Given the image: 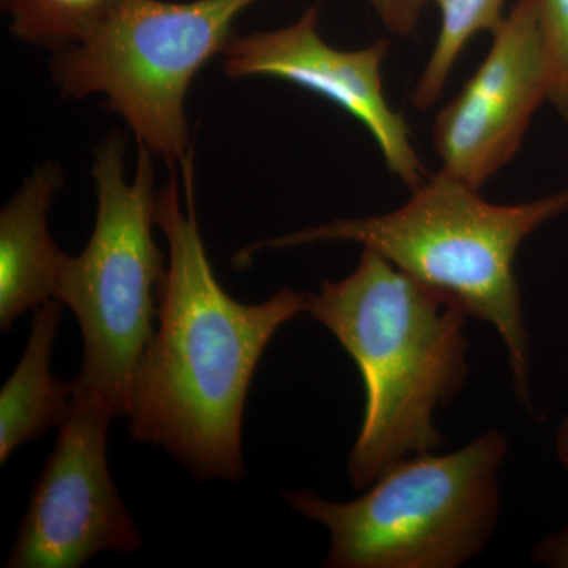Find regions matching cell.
Segmentation results:
<instances>
[{"label":"cell","instance_id":"cell-1","mask_svg":"<svg viewBox=\"0 0 568 568\" xmlns=\"http://www.w3.org/2000/svg\"><path fill=\"white\" fill-rule=\"evenodd\" d=\"M155 197V224L170 248L159 332L134 373L130 435L162 447L203 480L245 476L242 417L254 369L276 331L305 312L283 287L263 304L234 301L216 282L194 203L192 159Z\"/></svg>","mask_w":568,"mask_h":568},{"label":"cell","instance_id":"cell-2","mask_svg":"<svg viewBox=\"0 0 568 568\" xmlns=\"http://www.w3.org/2000/svg\"><path fill=\"white\" fill-rule=\"evenodd\" d=\"M305 313L332 332L364 379V424L347 462L354 488L443 446L433 414L469 373L463 310L364 248L353 274L305 295Z\"/></svg>","mask_w":568,"mask_h":568},{"label":"cell","instance_id":"cell-3","mask_svg":"<svg viewBox=\"0 0 568 568\" xmlns=\"http://www.w3.org/2000/svg\"><path fill=\"white\" fill-rule=\"evenodd\" d=\"M568 211V186L529 203L500 205L440 168L405 205L384 215L305 227L245 246L246 264L264 248L354 242L386 260L467 316L495 325L507 347L515 395L534 413L530 345L515 275L519 246L534 231Z\"/></svg>","mask_w":568,"mask_h":568},{"label":"cell","instance_id":"cell-4","mask_svg":"<svg viewBox=\"0 0 568 568\" xmlns=\"http://www.w3.org/2000/svg\"><path fill=\"white\" fill-rule=\"evenodd\" d=\"M95 224L81 254L67 257L54 298L69 306L82 334L77 398L102 403L129 417L134 373L151 343L155 298L166 268L153 239L155 168L138 149L134 178H126L125 138L111 133L97 145L92 163Z\"/></svg>","mask_w":568,"mask_h":568},{"label":"cell","instance_id":"cell-5","mask_svg":"<svg viewBox=\"0 0 568 568\" xmlns=\"http://www.w3.org/2000/svg\"><path fill=\"white\" fill-rule=\"evenodd\" d=\"M507 454L491 429L454 454L402 459L351 503L284 491L294 511L331 532L327 568H455L487 547L500 511Z\"/></svg>","mask_w":568,"mask_h":568},{"label":"cell","instance_id":"cell-6","mask_svg":"<svg viewBox=\"0 0 568 568\" xmlns=\"http://www.w3.org/2000/svg\"><path fill=\"white\" fill-rule=\"evenodd\" d=\"M260 0H133L91 39L55 51L50 70L71 100L100 95L138 145L182 166L192 159L185 103L201 69L222 54L239 14Z\"/></svg>","mask_w":568,"mask_h":568},{"label":"cell","instance_id":"cell-7","mask_svg":"<svg viewBox=\"0 0 568 568\" xmlns=\"http://www.w3.org/2000/svg\"><path fill=\"white\" fill-rule=\"evenodd\" d=\"M114 414L74 396L33 488L7 568H77L100 552H133L140 530L112 481L108 432Z\"/></svg>","mask_w":568,"mask_h":568},{"label":"cell","instance_id":"cell-8","mask_svg":"<svg viewBox=\"0 0 568 568\" xmlns=\"http://www.w3.org/2000/svg\"><path fill=\"white\" fill-rule=\"evenodd\" d=\"M548 93L536 0H517L485 61L436 115L433 144L443 170L481 190L515 159Z\"/></svg>","mask_w":568,"mask_h":568},{"label":"cell","instance_id":"cell-9","mask_svg":"<svg viewBox=\"0 0 568 568\" xmlns=\"http://www.w3.org/2000/svg\"><path fill=\"white\" fill-rule=\"evenodd\" d=\"M388 50L387 40L355 51L332 48L320 33L317 2L286 28L231 37L222 52L223 70L233 80L278 78L338 104L372 133L387 170L413 192L425 182V170L409 125L384 95Z\"/></svg>","mask_w":568,"mask_h":568},{"label":"cell","instance_id":"cell-10","mask_svg":"<svg viewBox=\"0 0 568 568\" xmlns=\"http://www.w3.org/2000/svg\"><path fill=\"white\" fill-rule=\"evenodd\" d=\"M63 186L58 162H43L0 212V327L54 298L69 254L52 241L48 211Z\"/></svg>","mask_w":568,"mask_h":568},{"label":"cell","instance_id":"cell-11","mask_svg":"<svg viewBox=\"0 0 568 568\" xmlns=\"http://www.w3.org/2000/svg\"><path fill=\"white\" fill-rule=\"evenodd\" d=\"M62 302L50 298L36 310L28 346L0 394V463L17 448L40 439L69 418L73 383L51 375L52 343L62 320Z\"/></svg>","mask_w":568,"mask_h":568},{"label":"cell","instance_id":"cell-12","mask_svg":"<svg viewBox=\"0 0 568 568\" xmlns=\"http://www.w3.org/2000/svg\"><path fill=\"white\" fill-rule=\"evenodd\" d=\"M133 0H17L9 11L18 40L61 51L91 39Z\"/></svg>","mask_w":568,"mask_h":568},{"label":"cell","instance_id":"cell-13","mask_svg":"<svg viewBox=\"0 0 568 568\" xmlns=\"http://www.w3.org/2000/svg\"><path fill=\"white\" fill-rule=\"evenodd\" d=\"M440 13V28L435 48L426 62L413 103L418 111H428L443 95L452 70L467 43L481 32L495 33L506 20V0H429Z\"/></svg>","mask_w":568,"mask_h":568},{"label":"cell","instance_id":"cell-14","mask_svg":"<svg viewBox=\"0 0 568 568\" xmlns=\"http://www.w3.org/2000/svg\"><path fill=\"white\" fill-rule=\"evenodd\" d=\"M547 55L548 102L568 122V0H536Z\"/></svg>","mask_w":568,"mask_h":568},{"label":"cell","instance_id":"cell-15","mask_svg":"<svg viewBox=\"0 0 568 568\" xmlns=\"http://www.w3.org/2000/svg\"><path fill=\"white\" fill-rule=\"evenodd\" d=\"M387 31L398 37L410 36L420 22L429 0H366Z\"/></svg>","mask_w":568,"mask_h":568},{"label":"cell","instance_id":"cell-16","mask_svg":"<svg viewBox=\"0 0 568 568\" xmlns=\"http://www.w3.org/2000/svg\"><path fill=\"white\" fill-rule=\"evenodd\" d=\"M532 560L548 567L568 568V528L545 538L534 551Z\"/></svg>","mask_w":568,"mask_h":568},{"label":"cell","instance_id":"cell-17","mask_svg":"<svg viewBox=\"0 0 568 568\" xmlns=\"http://www.w3.org/2000/svg\"><path fill=\"white\" fill-rule=\"evenodd\" d=\"M556 452H558L560 465L568 470V417L560 425L558 439H556Z\"/></svg>","mask_w":568,"mask_h":568},{"label":"cell","instance_id":"cell-18","mask_svg":"<svg viewBox=\"0 0 568 568\" xmlns=\"http://www.w3.org/2000/svg\"><path fill=\"white\" fill-rule=\"evenodd\" d=\"M14 2H17V0H0V7H2V10L6 11V13H9L11 7L14 6Z\"/></svg>","mask_w":568,"mask_h":568}]
</instances>
